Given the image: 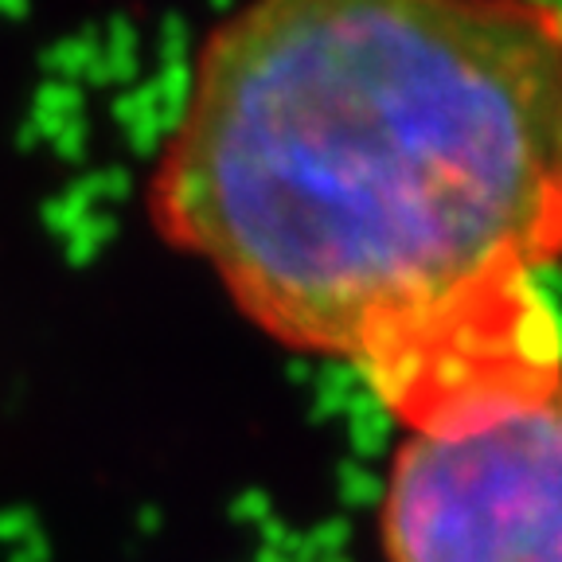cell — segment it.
<instances>
[{
	"mask_svg": "<svg viewBox=\"0 0 562 562\" xmlns=\"http://www.w3.org/2000/svg\"><path fill=\"white\" fill-rule=\"evenodd\" d=\"M383 562H562V379L536 403L386 461Z\"/></svg>",
	"mask_w": 562,
	"mask_h": 562,
	"instance_id": "cell-2",
	"label": "cell"
},
{
	"mask_svg": "<svg viewBox=\"0 0 562 562\" xmlns=\"http://www.w3.org/2000/svg\"><path fill=\"white\" fill-rule=\"evenodd\" d=\"M145 203L258 333L371 375L562 266V9L250 0L195 52Z\"/></svg>",
	"mask_w": 562,
	"mask_h": 562,
	"instance_id": "cell-1",
	"label": "cell"
}]
</instances>
